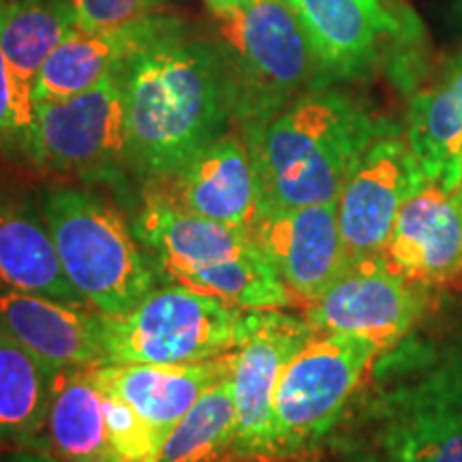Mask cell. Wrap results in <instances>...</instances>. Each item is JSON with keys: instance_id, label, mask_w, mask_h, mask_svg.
<instances>
[{"instance_id": "6da1fadb", "label": "cell", "mask_w": 462, "mask_h": 462, "mask_svg": "<svg viewBox=\"0 0 462 462\" xmlns=\"http://www.w3.org/2000/svg\"><path fill=\"white\" fill-rule=\"evenodd\" d=\"M126 118V161L148 180H170L236 116L234 69L223 39L189 22L118 69Z\"/></svg>"}, {"instance_id": "7a4b0ae2", "label": "cell", "mask_w": 462, "mask_h": 462, "mask_svg": "<svg viewBox=\"0 0 462 462\" xmlns=\"http://www.w3.org/2000/svg\"><path fill=\"white\" fill-rule=\"evenodd\" d=\"M390 126L326 84L304 92L246 140L262 180L259 210L337 204L357 159Z\"/></svg>"}, {"instance_id": "3957f363", "label": "cell", "mask_w": 462, "mask_h": 462, "mask_svg": "<svg viewBox=\"0 0 462 462\" xmlns=\"http://www.w3.org/2000/svg\"><path fill=\"white\" fill-rule=\"evenodd\" d=\"M42 212L69 282L99 315L131 313L157 289V268L112 204L90 190L56 184L42 193Z\"/></svg>"}, {"instance_id": "277c9868", "label": "cell", "mask_w": 462, "mask_h": 462, "mask_svg": "<svg viewBox=\"0 0 462 462\" xmlns=\"http://www.w3.org/2000/svg\"><path fill=\"white\" fill-rule=\"evenodd\" d=\"M217 17L234 69V120L245 140L304 92L326 84L289 0H248L242 9Z\"/></svg>"}, {"instance_id": "5b68a950", "label": "cell", "mask_w": 462, "mask_h": 462, "mask_svg": "<svg viewBox=\"0 0 462 462\" xmlns=\"http://www.w3.org/2000/svg\"><path fill=\"white\" fill-rule=\"evenodd\" d=\"M242 313L173 282L150 291L131 313L97 317L106 364H195L236 349Z\"/></svg>"}, {"instance_id": "8992f818", "label": "cell", "mask_w": 462, "mask_h": 462, "mask_svg": "<svg viewBox=\"0 0 462 462\" xmlns=\"http://www.w3.org/2000/svg\"><path fill=\"white\" fill-rule=\"evenodd\" d=\"M381 349L351 334H313L282 368L274 396L279 458L326 435L362 385Z\"/></svg>"}, {"instance_id": "52a82bcc", "label": "cell", "mask_w": 462, "mask_h": 462, "mask_svg": "<svg viewBox=\"0 0 462 462\" xmlns=\"http://www.w3.org/2000/svg\"><path fill=\"white\" fill-rule=\"evenodd\" d=\"M22 152L42 170L114 176L126 161V118L120 73L56 101H39Z\"/></svg>"}, {"instance_id": "ba28073f", "label": "cell", "mask_w": 462, "mask_h": 462, "mask_svg": "<svg viewBox=\"0 0 462 462\" xmlns=\"http://www.w3.org/2000/svg\"><path fill=\"white\" fill-rule=\"evenodd\" d=\"M302 317L274 310H245L234 349L231 394L238 420L240 458H279L274 396L287 362L313 338Z\"/></svg>"}, {"instance_id": "9c48e42d", "label": "cell", "mask_w": 462, "mask_h": 462, "mask_svg": "<svg viewBox=\"0 0 462 462\" xmlns=\"http://www.w3.org/2000/svg\"><path fill=\"white\" fill-rule=\"evenodd\" d=\"M426 180L411 143L396 126L385 129L364 150L337 201L349 262L383 253L404 201Z\"/></svg>"}, {"instance_id": "30bf717a", "label": "cell", "mask_w": 462, "mask_h": 462, "mask_svg": "<svg viewBox=\"0 0 462 462\" xmlns=\"http://www.w3.org/2000/svg\"><path fill=\"white\" fill-rule=\"evenodd\" d=\"M424 289L388 268L381 255L349 262L323 296L306 306L304 319L317 334H351L385 351L420 319Z\"/></svg>"}, {"instance_id": "8fae6325", "label": "cell", "mask_w": 462, "mask_h": 462, "mask_svg": "<svg viewBox=\"0 0 462 462\" xmlns=\"http://www.w3.org/2000/svg\"><path fill=\"white\" fill-rule=\"evenodd\" d=\"M253 242L298 304H313L349 263L337 204L259 210Z\"/></svg>"}, {"instance_id": "7c38bea8", "label": "cell", "mask_w": 462, "mask_h": 462, "mask_svg": "<svg viewBox=\"0 0 462 462\" xmlns=\"http://www.w3.org/2000/svg\"><path fill=\"white\" fill-rule=\"evenodd\" d=\"M388 268L418 285L462 276V204L454 190L426 180L404 201L381 253Z\"/></svg>"}, {"instance_id": "4fadbf2b", "label": "cell", "mask_w": 462, "mask_h": 462, "mask_svg": "<svg viewBox=\"0 0 462 462\" xmlns=\"http://www.w3.org/2000/svg\"><path fill=\"white\" fill-rule=\"evenodd\" d=\"M133 229L157 273L171 282H182L255 248L246 229L193 215L167 193L148 195Z\"/></svg>"}, {"instance_id": "5bb4252c", "label": "cell", "mask_w": 462, "mask_h": 462, "mask_svg": "<svg viewBox=\"0 0 462 462\" xmlns=\"http://www.w3.org/2000/svg\"><path fill=\"white\" fill-rule=\"evenodd\" d=\"M165 190L193 215L251 229L262 208V180L251 148L242 135L223 133L199 150Z\"/></svg>"}, {"instance_id": "9a60e30c", "label": "cell", "mask_w": 462, "mask_h": 462, "mask_svg": "<svg viewBox=\"0 0 462 462\" xmlns=\"http://www.w3.org/2000/svg\"><path fill=\"white\" fill-rule=\"evenodd\" d=\"M182 22L178 15L157 14L99 31L78 28L45 60L34 82L32 103L67 99L92 88Z\"/></svg>"}, {"instance_id": "2e32d148", "label": "cell", "mask_w": 462, "mask_h": 462, "mask_svg": "<svg viewBox=\"0 0 462 462\" xmlns=\"http://www.w3.org/2000/svg\"><path fill=\"white\" fill-rule=\"evenodd\" d=\"M0 326L54 374L106 364L99 317L78 306L0 285Z\"/></svg>"}, {"instance_id": "e0dca14e", "label": "cell", "mask_w": 462, "mask_h": 462, "mask_svg": "<svg viewBox=\"0 0 462 462\" xmlns=\"http://www.w3.org/2000/svg\"><path fill=\"white\" fill-rule=\"evenodd\" d=\"M234 351L195 364H101L99 383L126 404L165 439L212 385L229 377Z\"/></svg>"}, {"instance_id": "ac0fdd59", "label": "cell", "mask_w": 462, "mask_h": 462, "mask_svg": "<svg viewBox=\"0 0 462 462\" xmlns=\"http://www.w3.org/2000/svg\"><path fill=\"white\" fill-rule=\"evenodd\" d=\"M289 5L326 82L354 79L371 71L379 37L398 28L383 0H289Z\"/></svg>"}, {"instance_id": "d6986e66", "label": "cell", "mask_w": 462, "mask_h": 462, "mask_svg": "<svg viewBox=\"0 0 462 462\" xmlns=\"http://www.w3.org/2000/svg\"><path fill=\"white\" fill-rule=\"evenodd\" d=\"M0 285L86 306L67 279L43 212L11 195H0Z\"/></svg>"}, {"instance_id": "ffe728a7", "label": "cell", "mask_w": 462, "mask_h": 462, "mask_svg": "<svg viewBox=\"0 0 462 462\" xmlns=\"http://www.w3.org/2000/svg\"><path fill=\"white\" fill-rule=\"evenodd\" d=\"M407 140L426 178L456 190L462 170V56L409 106Z\"/></svg>"}, {"instance_id": "44dd1931", "label": "cell", "mask_w": 462, "mask_h": 462, "mask_svg": "<svg viewBox=\"0 0 462 462\" xmlns=\"http://www.w3.org/2000/svg\"><path fill=\"white\" fill-rule=\"evenodd\" d=\"M54 373L0 326V441L48 452Z\"/></svg>"}, {"instance_id": "7402d4cb", "label": "cell", "mask_w": 462, "mask_h": 462, "mask_svg": "<svg viewBox=\"0 0 462 462\" xmlns=\"http://www.w3.org/2000/svg\"><path fill=\"white\" fill-rule=\"evenodd\" d=\"M48 452L62 462H107L114 456L106 430L103 388L97 366L54 374Z\"/></svg>"}, {"instance_id": "603a6c76", "label": "cell", "mask_w": 462, "mask_h": 462, "mask_svg": "<svg viewBox=\"0 0 462 462\" xmlns=\"http://www.w3.org/2000/svg\"><path fill=\"white\" fill-rule=\"evenodd\" d=\"M78 28V14L71 0L0 3V48L26 99L32 101L37 75L51 51Z\"/></svg>"}, {"instance_id": "cb8c5ba5", "label": "cell", "mask_w": 462, "mask_h": 462, "mask_svg": "<svg viewBox=\"0 0 462 462\" xmlns=\"http://www.w3.org/2000/svg\"><path fill=\"white\" fill-rule=\"evenodd\" d=\"M238 420L225 377L212 385L173 426L161 448L159 462H238Z\"/></svg>"}, {"instance_id": "d4e9b609", "label": "cell", "mask_w": 462, "mask_h": 462, "mask_svg": "<svg viewBox=\"0 0 462 462\" xmlns=\"http://www.w3.org/2000/svg\"><path fill=\"white\" fill-rule=\"evenodd\" d=\"M394 426L424 462H462V398H420Z\"/></svg>"}, {"instance_id": "484cf974", "label": "cell", "mask_w": 462, "mask_h": 462, "mask_svg": "<svg viewBox=\"0 0 462 462\" xmlns=\"http://www.w3.org/2000/svg\"><path fill=\"white\" fill-rule=\"evenodd\" d=\"M103 413L109 448L116 458L123 462H159L163 441L131 404L107 388H103Z\"/></svg>"}, {"instance_id": "4316f807", "label": "cell", "mask_w": 462, "mask_h": 462, "mask_svg": "<svg viewBox=\"0 0 462 462\" xmlns=\"http://www.w3.org/2000/svg\"><path fill=\"white\" fill-rule=\"evenodd\" d=\"M34 103L20 90L14 69L0 48V148L22 150Z\"/></svg>"}, {"instance_id": "83f0119b", "label": "cell", "mask_w": 462, "mask_h": 462, "mask_svg": "<svg viewBox=\"0 0 462 462\" xmlns=\"http://www.w3.org/2000/svg\"><path fill=\"white\" fill-rule=\"evenodd\" d=\"M78 24L84 31H99L143 17L163 14L170 0H71Z\"/></svg>"}, {"instance_id": "f1b7e54d", "label": "cell", "mask_w": 462, "mask_h": 462, "mask_svg": "<svg viewBox=\"0 0 462 462\" xmlns=\"http://www.w3.org/2000/svg\"><path fill=\"white\" fill-rule=\"evenodd\" d=\"M379 462H424L418 452L411 448V443L398 432L396 426H392L388 439L383 443V452H381Z\"/></svg>"}, {"instance_id": "f546056e", "label": "cell", "mask_w": 462, "mask_h": 462, "mask_svg": "<svg viewBox=\"0 0 462 462\" xmlns=\"http://www.w3.org/2000/svg\"><path fill=\"white\" fill-rule=\"evenodd\" d=\"M0 462H62L50 452H37V449H14V452L0 456Z\"/></svg>"}, {"instance_id": "4dcf8cb0", "label": "cell", "mask_w": 462, "mask_h": 462, "mask_svg": "<svg viewBox=\"0 0 462 462\" xmlns=\"http://www.w3.org/2000/svg\"><path fill=\"white\" fill-rule=\"evenodd\" d=\"M206 5L215 15H225L231 11H238L248 5V0H206Z\"/></svg>"}, {"instance_id": "1f68e13d", "label": "cell", "mask_w": 462, "mask_h": 462, "mask_svg": "<svg viewBox=\"0 0 462 462\" xmlns=\"http://www.w3.org/2000/svg\"><path fill=\"white\" fill-rule=\"evenodd\" d=\"M238 462H289V458H240Z\"/></svg>"}, {"instance_id": "d6a6232c", "label": "cell", "mask_w": 462, "mask_h": 462, "mask_svg": "<svg viewBox=\"0 0 462 462\" xmlns=\"http://www.w3.org/2000/svg\"><path fill=\"white\" fill-rule=\"evenodd\" d=\"M454 193L458 195V199H460V204H462V170H460V182H458V187H456Z\"/></svg>"}, {"instance_id": "836d02e7", "label": "cell", "mask_w": 462, "mask_h": 462, "mask_svg": "<svg viewBox=\"0 0 462 462\" xmlns=\"http://www.w3.org/2000/svg\"><path fill=\"white\" fill-rule=\"evenodd\" d=\"M107 462H123V460H120V458H116V456H112V458H109Z\"/></svg>"}, {"instance_id": "e575fe53", "label": "cell", "mask_w": 462, "mask_h": 462, "mask_svg": "<svg viewBox=\"0 0 462 462\" xmlns=\"http://www.w3.org/2000/svg\"><path fill=\"white\" fill-rule=\"evenodd\" d=\"M0 3H5V0H0Z\"/></svg>"}]
</instances>
